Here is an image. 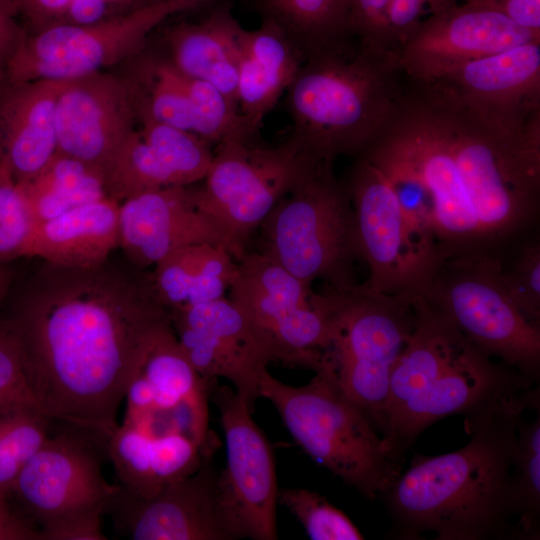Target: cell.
Instances as JSON below:
<instances>
[{
	"label": "cell",
	"mask_w": 540,
	"mask_h": 540,
	"mask_svg": "<svg viewBox=\"0 0 540 540\" xmlns=\"http://www.w3.org/2000/svg\"><path fill=\"white\" fill-rule=\"evenodd\" d=\"M355 157L388 181L439 262L500 257L539 212L540 106L483 105L405 76L389 119Z\"/></svg>",
	"instance_id": "1"
},
{
	"label": "cell",
	"mask_w": 540,
	"mask_h": 540,
	"mask_svg": "<svg viewBox=\"0 0 540 540\" xmlns=\"http://www.w3.org/2000/svg\"><path fill=\"white\" fill-rule=\"evenodd\" d=\"M170 326L152 273L110 256L86 268L45 262L5 328L40 410L107 442L148 349Z\"/></svg>",
	"instance_id": "2"
},
{
	"label": "cell",
	"mask_w": 540,
	"mask_h": 540,
	"mask_svg": "<svg viewBox=\"0 0 540 540\" xmlns=\"http://www.w3.org/2000/svg\"><path fill=\"white\" fill-rule=\"evenodd\" d=\"M522 384L465 416L469 441L436 456L415 455L379 497L392 536L437 540L511 539V477L521 411L539 397Z\"/></svg>",
	"instance_id": "3"
},
{
	"label": "cell",
	"mask_w": 540,
	"mask_h": 540,
	"mask_svg": "<svg viewBox=\"0 0 540 540\" xmlns=\"http://www.w3.org/2000/svg\"><path fill=\"white\" fill-rule=\"evenodd\" d=\"M414 325L390 376L380 433L395 457L451 415L467 414L513 388L533 383L477 349L422 296Z\"/></svg>",
	"instance_id": "4"
},
{
	"label": "cell",
	"mask_w": 540,
	"mask_h": 540,
	"mask_svg": "<svg viewBox=\"0 0 540 540\" xmlns=\"http://www.w3.org/2000/svg\"><path fill=\"white\" fill-rule=\"evenodd\" d=\"M404 78L395 54L353 37L307 57L286 90L290 138L317 159L354 158L389 119Z\"/></svg>",
	"instance_id": "5"
},
{
	"label": "cell",
	"mask_w": 540,
	"mask_h": 540,
	"mask_svg": "<svg viewBox=\"0 0 540 540\" xmlns=\"http://www.w3.org/2000/svg\"><path fill=\"white\" fill-rule=\"evenodd\" d=\"M259 394L311 459L367 499L379 498L401 473L403 463L370 418L325 376L291 386L267 370Z\"/></svg>",
	"instance_id": "6"
},
{
	"label": "cell",
	"mask_w": 540,
	"mask_h": 540,
	"mask_svg": "<svg viewBox=\"0 0 540 540\" xmlns=\"http://www.w3.org/2000/svg\"><path fill=\"white\" fill-rule=\"evenodd\" d=\"M316 295L328 342L314 373L331 380L380 432L391 372L413 329L415 295L383 294L364 283L324 286Z\"/></svg>",
	"instance_id": "7"
},
{
	"label": "cell",
	"mask_w": 540,
	"mask_h": 540,
	"mask_svg": "<svg viewBox=\"0 0 540 540\" xmlns=\"http://www.w3.org/2000/svg\"><path fill=\"white\" fill-rule=\"evenodd\" d=\"M334 163L313 158L260 224V253L308 285L342 289L357 284L363 262L355 212Z\"/></svg>",
	"instance_id": "8"
},
{
	"label": "cell",
	"mask_w": 540,
	"mask_h": 540,
	"mask_svg": "<svg viewBox=\"0 0 540 540\" xmlns=\"http://www.w3.org/2000/svg\"><path fill=\"white\" fill-rule=\"evenodd\" d=\"M496 256L441 260L419 294L477 349L539 383L540 325L519 310Z\"/></svg>",
	"instance_id": "9"
},
{
	"label": "cell",
	"mask_w": 540,
	"mask_h": 540,
	"mask_svg": "<svg viewBox=\"0 0 540 540\" xmlns=\"http://www.w3.org/2000/svg\"><path fill=\"white\" fill-rule=\"evenodd\" d=\"M313 158L290 137L277 146L255 140L217 144L203 184L195 187V199L227 238L236 260Z\"/></svg>",
	"instance_id": "10"
},
{
	"label": "cell",
	"mask_w": 540,
	"mask_h": 540,
	"mask_svg": "<svg viewBox=\"0 0 540 540\" xmlns=\"http://www.w3.org/2000/svg\"><path fill=\"white\" fill-rule=\"evenodd\" d=\"M208 0H155L86 25H57L25 34L1 83L72 80L102 71L139 51L168 17Z\"/></svg>",
	"instance_id": "11"
},
{
	"label": "cell",
	"mask_w": 540,
	"mask_h": 540,
	"mask_svg": "<svg viewBox=\"0 0 540 540\" xmlns=\"http://www.w3.org/2000/svg\"><path fill=\"white\" fill-rule=\"evenodd\" d=\"M106 443L89 432L54 423L8 493L16 496L22 515L38 534L74 517L105 514L116 489L102 471Z\"/></svg>",
	"instance_id": "12"
},
{
	"label": "cell",
	"mask_w": 540,
	"mask_h": 540,
	"mask_svg": "<svg viewBox=\"0 0 540 540\" xmlns=\"http://www.w3.org/2000/svg\"><path fill=\"white\" fill-rule=\"evenodd\" d=\"M355 212L364 284L383 294L419 295L438 265V258L405 216L388 181L360 157L345 180Z\"/></svg>",
	"instance_id": "13"
},
{
	"label": "cell",
	"mask_w": 540,
	"mask_h": 540,
	"mask_svg": "<svg viewBox=\"0 0 540 540\" xmlns=\"http://www.w3.org/2000/svg\"><path fill=\"white\" fill-rule=\"evenodd\" d=\"M216 384L211 396L226 443V465L216 480L223 519L233 539L275 540L279 488L273 450L244 399Z\"/></svg>",
	"instance_id": "14"
},
{
	"label": "cell",
	"mask_w": 540,
	"mask_h": 540,
	"mask_svg": "<svg viewBox=\"0 0 540 540\" xmlns=\"http://www.w3.org/2000/svg\"><path fill=\"white\" fill-rule=\"evenodd\" d=\"M237 263L229 299L271 338L276 362L315 372L328 328L311 285L260 252H245Z\"/></svg>",
	"instance_id": "15"
},
{
	"label": "cell",
	"mask_w": 540,
	"mask_h": 540,
	"mask_svg": "<svg viewBox=\"0 0 540 540\" xmlns=\"http://www.w3.org/2000/svg\"><path fill=\"white\" fill-rule=\"evenodd\" d=\"M170 312L176 338L195 370L207 379L228 380L254 411L262 375L276 362L268 334L225 296Z\"/></svg>",
	"instance_id": "16"
},
{
	"label": "cell",
	"mask_w": 540,
	"mask_h": 540,
	"mask_svg": "<svg viewBox=\"0 0 540 540\" xmlns=\"http://www.w3.org/2000/svg\"><path fill=\"white\" fill-rule=\"evenodd\" d=\"M216 442L205 449L193 474L164 485L150 497L116 484L105 508L115 529L133 540H233L217 498Z\"/></svg>",
	"instance_id": "17"
},
{
	"label": "cell",
	"mask_w": 540,
	"mask_h": 540,
	"mask_svg": "<svg viewBox=\"0 0 540 540\" xmlns=\"http://www.w3.org/2000/svg\"><path fill=\"white\" fill-rule=\"evenodd\" d=\"M140 83L103 71L66 80L58 96L57 152L103 172L135 130Z\"/></svg>",
	"instance_id": "18"
},
{
	"label": "cell",
	"mask_w": 540,
	"mask_h": 540,
	"mask_svg": "<svg viewBox=\"0 0 540 540\" xmlns=\"http://www.w3.org/2000/svg\"><path fill=\"white\" fill-rule=\"evenodd\" d=\"M540 41L504 14L460 2L426 19L396 53L403 74L433 80L470 60Z\"/></svg>",
	"instance_id": "19"
},
{
	"label": "cell",
	"mask_w": 540,
	"mask_h": 540,
	"mask_svg": "<svg viewBox=\"0 0 540 540\" xmlns=\"http://www.w3.org/2000/svg\"><path fill=\"white\" fill-rule=\"evenodd\" d=\"M119 232L124 256L143 269L193 244L221 245L233 254L224 234L198 208L192 185L165 187L121 202Z\"/></svg>",
	"instance_id": "20"
},
{
	"label": "cell",
	"mask_w": 540,
	"mask_h": 540,
	"mask_svg": "<svg viewBox=\"0 0 540 540\" xmlns=\"http://www.w3.org/2000/svg\"><path fill=\"white\" fill-rule=\"evenodd\" d=\"M65 81L1 83L0 154L18 182L37 176L57 152L56 104Z\"/></svg>",
	"instance_id": "21"
},
{
	"label": "cell",
	"mask_w": 540,
	"mask_h": 540,
	"mask_svg": "<svg viewBox=\"0 0 540 540\" xmlns=\"http://www.w3.org/2000/svg\"><path fill=\"white\" fill-rule=\"evenodd\" d=\"M454 94L501 108L540 106V41L465 62L433 80Z\"/></svg>",
	"instance_id": "22"
},
{
	"label": "cell",
	"mask_w": 540,
	"mask_h": 540,
	"mask_svg": "<svg viewBox=\"0 0 540 540\" xmlns=\"http://www.w3.org/2000/svg\"><path fill=\"white\" fill-rule=\"evenodd\" d=\"M304 60L273 22L264 20L260 27L252 30L242 27L237 101L240 114L255 134Z\"/></svg>",
	"instance_id": "23"
},
{
	"label": "cell",
	"mask_w": 540,
	"mask_h": 540,
	"mask_svg": "<svg viewBox=\"0 0 540 540\" xmlns=\"http://www.w3.org/2000/svg\"><path fill=\"white\" fill-rule=\"evenodd\" d=\"M119 204L105 197L34 225L26 256L66 267H94L120 246Z\"/></svg>",
	"instance_id": "24"
},
{
	"label": "cell",
	"mask_w": 540,
	"mask_h": 540,
	"mask_svg": "<svg viewBox=\"0 0 540 540\" xmlns=\"http://www.w3.org/2000/svg\"><path fill=\"white\" fill-rule=\"evenodd\" d=\"M241 29L223 8L199 23L175 26L167 35L168 61L183 75L213 85L238 107Z\"/></svg>",
	"instance_id": "25"
},
{
	"label": "cell",
	"mask_w": 540,
	"mask_h": 540,
	"mask_svg": "<svg viewBox=\"0 0 540 540\" xmlns=\"http://www.w3.org/2000/svg\"><path fill=\"white\" fill-rule=\"evenodd\" d=\"M237 269V260L226 247L201 243L174 250L151 273L161 301L173 310L224 297Z\"/></svg>",
	"instance_id": "26"
},
{
	"label": "cell",
	"mask_w": 540,
	"mask_h": 540,
	"mask_svg": "<svg viewBox=\"0 0 540 540\" xmlns=\"http://www.w3.org/2000/svg\"><path fill=\"white\" fill-rule=\"evenodd\" d=\"M140 372L156 392V410L146 420L163 422L182 405L208 417V400L217 379L201 376L183 352L172 325L148 349Z\"/></svg>",
	"instance_id": "27"
},
{
	"label": "cell",
	"mask_w": 540,
	"mask_h": 540,
	"mask_svg": "<svg viewBox=\"0 0 540 540\" xmlns=\"http://www.w3.org/2000/svg\"><path fill=\"white\" fill-rule=\"evenodd\" d=\"M461 0H349V33L360 42L396 55L429 17Z\"/></svg>",
	"instance_id": "28"
},
{
	"label": "cell",
	"mask_w": 540,
	"mask_h": 540,
	"mask_svg": "<svg viewBox=\"0 0 540 540\" xmlns=\"http://www.w3.org/2000/svg\"><path fill=\"white\" fill-rule=\"evenodd\" d=\"M266 19L277 25L304 59L350 38L349 0H262Z\"/></svg>",
	"instance_id": "29"
},
{
	"label": "cell",
	"mask_w": 540,
	"mask_h": 540,
	"mask_svg": "<svg viewBox=\"0 0 540 540\" xmlns=\"http://www.w3.org/2000/svg\"><path fill=\"white\" fill-rule=\"evenodd\" d=\"M21 184L35 224L107 197L99 173L60 152L37 176Z\"/></svg>",
	"instance_id": "30"
},
{
	"label": "cell",
	"mask_w": 540,
	"mask_h": 540,
	"mask_svg": "<svg viewBox=\"0 0 540 540\" xmlns=\"http://www.w3.org/2000/svg\"><path fill=\"white\" fill-rule=\"evenodd\" d=\"M531 401L520 413L511 477L514 525L511 539L536 540L540 536V409L532 419L525 416Z\"/></svg>",
	"instance_id": "31"
},
{
	"label": "cell",
	"mask_w": 540,
	"mask_h": 540,
	"mask_svg": "<svg viewBox=\"0 0 540 540\" xmlns=\"http://www.w3.org/2000/svg\"><path fill=\"white\" fill-rule=\"evenodd\" d=\"M54 423L32 403H0V493L8 495L18 474L41 448Z\"/></svg>",
	"instance_id": "32"
},
{
	"label": "cell",
	"mask_w": 540,
	"mask_h": 540,
	"mask_svg": "<svg viewBox=\"0 0 540 540\" xmlns=\"http://www.w3.org/2000/svg\"><path fill=\"white\" fill-rule=\"evenodd\" d=\"M106 196L121 203L145 192L179 186L168 168L134 130L103 172Z\"/></svg>",
	"instance_id": "33"
},
{
	"label": "cell",
	"mask_w": 540,
	"mask_h": 540,
	"mask_svg": "<svg viewBox=\"0 0 540 540\" xmlns=\"http://www.w3.org/2000/svg\"><path fill=\"white\" fill-rule=\"evenodd\" d=\"M139 131L145 142L172 173L179 186L202 181L212 160L210 143L198 135L153 119L139 103Z\"/></svg>",
	"instance_id": "34"
},
{
	"label": "cell",
	"mask_w": 540,
	"mask_h": 540,
	"mask_svg": "<svg viewBox=\"0 0 540 540\" xmlns=\"http://www.w3.org/2000/svg\"><path fill=\"white\" fill-rule=\"evenodd\" d=\"M144 76L140 106L153 119L196 134L195 112L183 75L166 60L148 65Z\"/></svg>",
	"instance_id": "35"
},
{
	"label": "cell",
	"mask_w": 540,
	"mask_h": 540,
	"mask_svg": "<svg viewBox=\"0 0 540 540\" xmlns=\"http://www.w3.org/2000/svg\"><path fill=\"white\" fill-rule=\"evenodd\" d=\"M278 503L301 523L312 540H361L350 518L319 493L306 488L278 490Z\"/></svg>",
	"instance_id": "36"
},
{
	"label": "cell",
	"mask_w": 540,
	"mask_h": 540,
	"mask_svg": "<svg viewBox=\"0 0 540 540\" xmlns=\"http://www.w3.org/2000/svg\"><path fill=\"white\" fill-rule=\"evenodd\" d=\"M34 225L22 184L0 154V263L26 256Z\"/></svg>",
	"instance_id": "37"
},
{
	"label": "cell",
	"mask_w": 540,
	"mask_h": 540,
	"mask_svg": "<svg viewBox=\"0 0 540 540\" xmlns=\"http://www.w3.org/2000/svg\"><path fill=\"white\" fill-rule=\"evenodd\" d=\"M502 279L512 300L531 322L540 325V245H524L515 263L502 265Z\"/></svg>",
	"instance_id": "38"
},
{
	"label": "cell",
	"mask_w": 540,
	"mask_h": 540,
	"mask_svg": "<svg viewBox=\"0 0 540 540\" xmlns=\"http://www.w3.org/2000/svg\"><path fill=\"white\" fill-rule=\"evenodd\" d=\"M9 402L37 405L28 384L19 349L4 328L0 329V403Z\"/></svg>",
	"instance_id": "39"
},
{
	"label": "cell",
	"mask_w": 540,
	"mask_h": 540,
	"mask_svg": "<svg viewBox=\"0 0 540 540\" xmlns=\"http://www.w3.org/2000/svg\"><path fill=\"white\" fill-rule=\"evenodd\" d=\"M19 15L24 16L35 28L43 30L66 25L74 0H12Z\"/></svg>",
	"instance_id": "40"
},
{
	"label": "cell",
	"mask_w": 540,
	"mask_h": 540,
	"mask_svg": "<svg viewBox=\"0 0 540 540\" xmlns=\"http://www.w3.org/2000/svg\"><path fill=\"white\" fill-rule=\"evenodd\" d=\"M102 515L92 513L71 518L41 531L39 540H105Z\"/></svg>",
	"instance_id": "41"
},
{
	"label": "cell",
	"mask_w": 540,
	"mask_h": 540,
	"mask_svg": "<svg viewBox=\"0 0 540 540\" xmlns=\"http://www.w3.org/2000/svg\"><path fill=\"white\" fill-rule=\"evenodd\" d=\"M461 2L499 12L527 29L540 32V0H461Z\"/></svg>",
	"instance_id": "42"
},
{
	"label": "cell",
	"mask_w": 540,
	"mask_h": 540,
	"mask_svg": "<svg viewBox=\"0 0 540 540\" xmlns=\"http://www.w3.org/2000/svg\"><path fill=\"white\" fill-rule=\"evenodd\" d=\"M125 398L127 400L125 423L140 426L156 410L155 389L141 372L129 384Z\"/></svg>",
	"instance_id": "43"
},
{
	"label": "cell",
	"mask_w": 540,
	"mask_h": 540,
	"mask_svg": "<svg viewBox=\"0 0 540 540\" xmlns=\"http://www.w3.org/2000/svg\"><path fill=\"white\" fill-rule=\"evenodd\" d=\"M18 16L12 0H0V81L26 34L18 23Z\"/></svg>",
	"instance_id": "44"
},
{
	"label": "cell",
	"mask_w": 540,
	"mask_h": 540,
	"mask_svg": "<svg viewBox=\"0 0 540 540\" xmlns=\"http://www.w3.org/2000/svg\"><path fill=\"white\" fill-rule=\"evenodd\" d=\"M0 540H38V530L1 493Z\"/></svg>",
	"instance_id": "45"
},
{
	"label": "cell",
	"mask_w": 540,
	"mask_h": 540,
	"mask_svg": "<svg viewBox=\"0 0 540 540\" xmlns=\"http://www.w3.org/2000/svg\"><path fill=\"white\" fill-rule=\"evenodd\" d=\"M8 279L7 276L0 271V302L7 288Z\"/></svg>",
	"instance_id": "46"
}]
</instances>
